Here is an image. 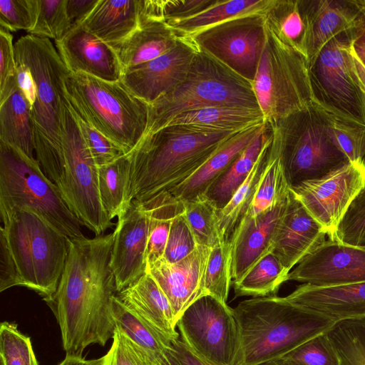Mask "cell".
<instances>
[{
  "label": "cell",
  "mask_w": 365,
  "mask_h": 365,
  "mask_svg": "<svg viewBox=\"0 0 365 365\" xmlns=\"http://www.w3.org/2000/svg\"><path fill=\"white\" fill-rule=\"evenodd\" d=\"M113 235L70 240L68 255L55 293L43 300L59 325L66 355L82 357L91 344L104 346L115 326L118 293L110 260Z\"/></svg>",
  "instance_id": "6da1fadb"
},
{
  "label": "cell",
  "mask_w": 365,
  "mask_h": 365,
  "mask_svg": "<svg viewBox=\"0 0 365 365\" xmlns=\"http://www.w3.org/2000/svg\"><path fill=\"white\" fill-rule=\"evenodd\" d=\"M0 217V292L21 286L42 299L51 297L63 272L71 238L30 208Z\"/></svg>",
  "instance_id": "7a4b0ae2"
},
{
  "label": "cell",
  "mask_w": 365,
  "mask_h": 365,
  "mask_svg": "<svg viewBox=\"0 0 365 365\" xmlns=\"http://www.w3.org/2000/svg\"><path fill=\"white\" fill-rule=\"evenodd\" d=\"M237 133L168 125L143 137L130 151V202L147 200L180 184Z\"/></svg>",
  "instance_id": "3957f363"
},
{
  "label": "cell",
  "mask_w": 365,
  "mask_h": 365,
  "mask_svg": "<svg viewBox=\"0 0 365 365\" xmlns=\"http://www.w3.org/2000/svg\"><path fill=\"white\" fill-rule=\"evenodd\" d=\"M233 312L240 339V365L279 359L336 323L276 295L243 300Z\"/></svg>",
  "instance_id": "277c9868"
},
{
  "label": "cell",
  "mask_w": 365,
  "mask_h": 365,
  "mask_svg": "<svg viewBox=\"0 0 365 365\" xmlns=\"http://www.w3.org/2000/svg\"><path fill=\"white\" fill-rule=\"evenodd\" d=\"M269 123L272 143L290 187L350 163L335 138L332 114L313 101Z\"/></svg>",
  "instance_id": "5b68a950"
},
{
  "label": "cell",
  "mask_w": 365,
  "mask_h": 365,
  "mask_svg": "<svg viewBox=\"0 0 365 365\" xmlns=\"http://www.w3.org/2000/svg\"><path fill=\"white\" fill-rule=\"evenodd\" d=\"M206 107L260 109L252 82L197 50L185 81L148 105L143 137L165 127L182 113Z\"/></svg>",
  "instance_id": "8992f818"
},
{
  "label": "cell",
  "mask_w": 365,
  "mask_h": 365,
  "mask_svg": "<svg viewBox=\"0 0 365 365\" xmlns=\"http://www.w3.org/2000/svg\"><path fill=\"white\" fill-rule=\"evenodd\" d=\"M71 109L126 153L143 138L148 105L120 80L104 81L83 73H71L64 81Z\"/></svg>",
  "instance_id": "52a82bcc"
},
{
  "label": "cell",
  "mask_w": 365,
  "mask_h": 365,
  "mask_svg": "<svg viewBox=\"0 0 365 365\" xmlns=\"http://www.w3.org/2000/svg\"><path fill=\"white\" fill-rule=\"evenodd\" d=\"M61 142V153L40 166L81 224L96 236L103 235L113 224L100 199L98 167L66 99L62 113Z\"/></svg>",
  "instance_id": "ba28073f"
},
{
  "label": "cell",
  "mask_w": 365,
  "mask_h": 365,
  "mask_svg": "<svg viewBox=\"0 0 365 365\" xmlns=\"http://www.w3.org/2000/svg\"><path fill=\"white\" fill-rule=\"evenodd\" d=\"M14 51L16 61L28 67L36 86V98L30 108L35 155L41 164L62 151L64 81L71 72L49 38L21 36L14 43Z\"/></svg>",
  "instance_id": "9c48e42d"
},
{
  "label": "cell",
  "mask_w": 365,
  "mask_h": 365,
  "mask_svg": "<svg viewBox=\"0 0 365 365\" xmlns=\"http://www.w3.org/2000/svg\"><path fill=\"white\" fill-rule=\"evenodd\" d=\"M27 207L71 239L83 238L81 224L36 159L0 141V217Z\"/></svg>",
  "instance_id": "30bf717a"
},
{
  "label": "cell",
  "mask_w": 365,
  "mask_h": 365,
  "mask_svg": "<svg viewBox=\"0 0 365 365\" xmlns=\"http://www.w3.org/2000/svg\"><path fill=\"white\" fill-rule=\"evenodd\" d=\"M252 86L264 120L269 123L312 101L306 57L283 43L267 25L266 40Z\"/></svg>",
  "instance_id": "8fae6325"
},
{
  "label": "cell",
  "mask_w": 365,
  "mask_h": 365,
  "mask_svg": "<svg viewBox=\"0 0 365 365\" xmlns=\"http://www.w3.org/2000/svg\"><path fill=\"white\" fill-rule=\"evenodd\" d=\"M349 28L327 42L308 64L309 80L314 103L365 125V87L350 51Z\"/></svg>",
  "instance_id": "7c38bea8"
},
{
  "label": "cell",
  "mask_w": 365,
  "mask_h": 365,
  "mask_svg": "<svg viewBox=\"0 0 365 365\" xmlns=\"http://www.w3.org/2000/svg\"><path fill=\"white\" fill-rule=\"evenodd\" d=\"M181 340L196 354L216 365H240L241 345L233 308L205 294L179 317Z\"/></svg>",
  "instance_id": "4fadbf2b"
},
{
  "label": "cell",
  "mask_w": 365,
  "mask_h": 365,
  "mask_svg": "<svg viewBox=\"0 0 365 365\" xmlns=\"http://www.w3.org/2000/svg\"><path fill=\"white\" fill-rule=\"evenodd\" d=\"M190 38L198 50L252 83L266 40L264 14L237 17Z\"/></svg>",
  "instance_id": "5bb4252c"
},
{
  "label": "cell",
  "mask_w": 365,
  "mask_h": 365,
  "mask_svg": "<svg viewBox=\"0 0 365 365\" xmlns=\"http://www.w3.org/2000/svg\"><path fill=\"white\" fill-rule=\"evenodd\" d=\"M365 185L363 163H349L290 188L331 239L349 206Z\"/></svg>",
  "instance_id": "9a60e30c"
},
{
  "label": "cell",
  "mask_w": 365,
  "mask_h": 365,
  "mask_svg": "<svg viewBox=\"0 0 365 365\" xmlns=\"http://www.w3.org/2000/svg\"><path fill=\"white\" fill-rule=\"evenodd\" d=\"M117 218L110 264L120 292L147 272L150 211L144 201L133 200Z\"/></svg>",
  "instance_id": "2e32d148"
},
{
  "label": "cell",
  "mask_w": 365,
  "mask_h": 365,
  "mask_svg": "<svg viewBox=\"0 0 365 365\" xmlns=\"http://www.w3.org/2000/svg\"><path fill=\"white\" fill-rule=\"evenodd\" d=\"M287 281L318 287L365 281V248L326 240L289 272Z\"/></svg>",
  "instance_id": "e0dca14e"
},
{
  "label": "cell",
  "mask_w": 365,
  "mask_h": 365,
  "mask_svg": "<svg viewBox=\"0 0 365 365\" xmlns=\"http://www.w3.org/2000/svg\"><path fill=\"white\" fill-rule=\"evenodd\" d=\"M197 50L190 37L180 36L170 51L128 70L120 81L136 97L151 104L185 81Z\"/></svg>",
  "instance_id": "ac0fdd59"
},
{
  "label": "cell",
  "mask_w": 365,
  "mask_h": 365,
  "mask_svg": "<svg viewBox=\"0 0 365 365\" xmlns=\"http://www.w3.org/2000/svg\"><path fill=\"white\" fill-rule=\"evenodd\" d=\"M322 225L290 188L285 212L273 239L272 252L290 272L326 239Z\"/></svg>",
  "instance_id": "d6986e66"
},
{
  "label": "cell",
  "mask_w": 365,
  "mask_h": 365,
  "mask_svg": "<svg viewBox=\"0 0 365 365\" xmlns=\"http://www.w3.org/2000/svg\"><path fill=\"white\" fill-rule=\"evenodd\" d=\"M210 249L198 245L178 262L170 263L163 257L147 265V272L168 297L177 322L192 302L205 294L204 274Z\"/></svg>",
  "instance_id": "ffe728a7"
},
{
  "label": "cell",
  "mask_w": 365,
  "mask_h": 365,
  "mask_svg": "<svg viewBox=\"0 0 365 365\" xmlns=\"http://www.w3.org/2000/svg\"><path fill=\"white\" fill-rule=\"evenodd\" d=\"M55 44L71 73H83L107 81L121 79L123 71L114 50L79 24L72 26Z\"/></svg>",
  "instance_id": "44dd1931"
},
{
  "label": "cell",
  "mask_w": 365,
  "mask_h": 365,
  "mask_svg": "<svg viewBox=\"0 0 365 365\" xmlns=\"http://www.w3.org/2000/svg\"><path fill=\"white\" fill-rule=\"evenodd\" d=\"M288 198L289 194L269 210L252 218L245 217L242 221L230 244L233 284L272 252L273 239Z\"/></svg>",
  "instance_id": "7402d4cb"
},
{
  "label": "cell",
  "mask_w": 365,
  "mask_h": 365,
  "mask_svg": "<svg viewBox=\"0 0 365 365\" xmlns=\"http://www.w3.org/2000/svg\"><path fill=\"white\" fill-rule=\"evenodd\" d=\"M285 298L336 322L365 318V281L332 287L302 284Z\"/></svg>",
  "instance_id": "603a6c76"
},
{
  "label": "cell",
  "mask_w": 365,
  "mask_h": 365,
  "mask_svg": "<svg viewBox=\"0 0 365 365\" xmlns=\"http://www.w3.org/2000/svg\"><path fill=\"white\" fill-rule=\"evenodd\" d=\"M308 25L306 58L311 63L332 38L348 29L364 0H301Z\"/></svg>",
  "instance_id": "cb8c5ba5"
},
{
  "label": "cell",
  "mask_w": 365,
  "mask_h": 365,
  "mask_svg": "<svg viewBox=\"0 0 365 365\" xmlns=\"http://www.w3.org/2000/svg\"><path fill=\"white\" fill-rule=\"evenodd\" d=\"M118 299L153 329L173 341L180 338L173 309L159 285L147 272L116 294Z\"/></svg>",
  "instance_id": "d4e9b609"
},
{
  "label": "cell",
  "mask_w": 365,
  "mask_h": 365,
  "mask_svg": "<svg viewBox=\"0 0 365 365\" xmlns=\"http://www.w3.org/2000/svg\"><path fill=\"white\" fill-rule=\"evenodd\" d=\"M264 123L234 134L190 176L166 192L180 202L204 195L217 178L251 143Z\"/></svg>",
  "instance_id": "484cf974"
},
{
  "label": "cell",
  "mask_w": 365,
  "mask_h": 365,
  "mask_svg": "<svg viewBox=\"0 0 365 365\" xmlns=\"http://www.w3.org/2000/svg\"><path fill=\"white\" fill-rule=\"evenodd\" d=\"M143 2V0H98L90 14L76 24L113 46L125 40L139 27Z\"/></svg>",
  "instance_id": "4316f807"
},
{
  "label": "cell",
  "mask_w": 365,
  "mask_h": 365,
  "mask_svg": "<svg viewBox=\"0 0 365 365\" xmlns=\"http://www.w3.org/2000/svg\"><path fill=\"white\" fill-rule=\"evenodd\" d=\"M179 39L180 36L166 22L141 16L139 27L125 40L110 47L118 56L123 74L168 52Z\"/></svg>",
  "instance_id": "83f0119b"
},
{
  "label": "cell",
  "mask_w": 365,
  "mask_h": 365,
  "mask_svg": "<svg viewBox=\"0 0 365 365\" xmlns=\"http://www.w3.org/2000/svg\"><path fill=\"white\" fill-rule=\"evenodd\" d=\"M265 122L260 109L206 107L182 113L168 125H182L200 133H234Z\"/></svg>",
  "instance_id": "f1b7e54d"
},
{
  "label": "cell",
  "mask_w": 365,
  "mask_h": 365,
  "mask_svg": "<svg viewBox=\"0 0 365 365\" xmlns=\"http://www.w3.org/2000/svg\"><path fill=\"white\" fill-rule=\"evenodd\" d=\"M272 140V130L271 129L259 158L248 177L237 190L229 202L218 212L217 230L222 242L231 244L249 212L269 160Z\"/></svg>",
  "instance_id": "f546056e"
},
{
  "label": "cell",
  "mask_w": 365,
  "mask_h": 365,
  "mask_svg": "<svg viewBox=\"0 0 365 365\" xmlns=\"http://www.w3.org/2000/svg\"><path fill=\"white\" fill-rule=\"evenodd\" d=\"M265 121L251 143L239 154L228 168L217 178L204 195L220 211L248 177L271 131Z\"/></svg>",
  "instance_id": "4dcf8cb0"
},
{
  "label": "cell",
  "mask_w": 365,
  "mask_h": 365,
  "mask_svg": "<svg viewBox=\"0 0 365 365\" xmlns=\"http://www.w3.org/2000/svg\"><path fill=\"white\" fill-rule=\"evenodd\" d=\"M274 0H217L192 17L166 22L181 37H190L211 26L242 16L266 14Z\"/></svg>",
  "instance_id": "1f68e13d"
},
{
  "label": "cell",
  "mask_w": 365,
  "mask_h": 365,
  "mask_svg": "<svg viewBox=\"0 0 365 365\" xmlns=\"http://www.w3.org/2000/svg\"><path fill=\"white\" fill-rule=\"evenodd\" d=\"M0 141L15 147L31 159H36L31 108L18 86L0 103Z\"/></svg>",
  "instance_id": "d6a6232c"
},
{
  "label": "cell",
  "mask_w": 365,
  "mask_h": 365,
  "mask_svg": "<svg viewBox=\"0 0 365 365\" xmlns=\"http://www.w3.org/2000/svg\"><path fill=\"white\" fill-rule=\"evenodd\" d=\"M130 153L98 166V191L102 206L112 220L118 217L130 202Z\"/></svg>",
  "instance_id": "836d02e7"
},
{
  "label": "cell",
  "mask_w": 365,
  "mask_h": 365,
  "mask_svg": "<svg viewBox=\"0 0 365 365\" xmlns=\"http://www.w3.org/2000/svg\"><path fill=\"white\" fill-rule=\"evenodd\" d=\"M264 18L266 25L283 43L306 57L308 25L301 0H274Z\"/></svg>",
  "instance_id": "e575fe53"
},
{
  "label": "cell",
  "mask_w": 365,
  "mask_h": 365,
  "mask_svg": "<svg viewBox=\"0 0 365 365\" xmlns=\"http://www.w3.org/2000/svg\"><path fill=\"white\" fill-rule=\"evenodd\" d=\"M115 329L143 349L155 361L173 342L126 307L116 297L112 301Z\"/></svg>",
  "instance_id": "d590c367"
},
{
  "label": "cell",
  "mask_w": 365,
  "mask_h": 365,
  "mask_svg": "<svg viewBox=\"0 0 365 365\" xmlns=\"http://www.w3.org/2000/svg\"><path fill=\"white\" fill-rule=\"evenodd\" d=\"M289 272L270 252L234 284L235 294L253 297L276 295L280 286L287 281Z\"/></svg>",
  "instance_id": "8d00e7d4"
},
{
  "label": "cell",
  "mask_w": 365,
  "mask_h": 365,
  "mask_svg": "<svg viewBox=\"0 0 365 365\" xmlns=\"http://www.w3.org/2000/svg\"><path fill=\"white\" fill-rule=\"evenodd\" d=\"M289 190L290 185L286 178L277 150L272 140L268 165L245 217L252 218L269 210L287 197Z\"/></svg>",
  "instance_id": "74e56055"
},
{
  "label": "cell",
  "mask_w": 365,
  "mask_h": 365,
  "mask_svg": "<svg viewBox=\"0 0 365 365\" xmlns=\"http://www.w3.org/2000/svg\"><path fill=\"white\" fill-rule=\"evenodd\" d=\"M327 334L340 365H365V318L338 322Z\"/></svg>",
  "instance_id": "f35d334b"
},
{
  "label": "cell",
  "mask_w": 365,
  "mask_h": 365,
  "mask_svg": "<svg viewBox=\"0 0 365 365\" xmlns=\"http://www.w3.org/2000/svg\"><path fill=\"white\" fill-rule=\"evenodd\" d=\"M182 214L198 245L212 248L220 240L217 230L219 210L205 195L182 202Z\"/></svg>",
  "instance_id": "ab89813d"
},
{
  "label": "cell",
  "mask_w": 365,
  "mask_h": 365,
  "mask_svg": "<svg viewBox=\"0 0 365 365\" xmlns=\"http://www.w3.org/2000/svg\"><path fill=\"white\" fill-rule=\"evenodd\" d=\"M231 245L220 241L210 249L204 274V292L227 304L232 281Z\"/></svg>",
  "instance_id": "60d3db41"
},
{
  "label": "cell",
  "mask_w": 365,
  "mask_h": 365,
  "mask_svg": "<svg viewBox=\"0 0 365 365\" xmlns=\"http://www.w3.org/2000/svg\"><path fill=\"white\" fill-rule=\"evenodd\" d=\"M71 27L67 0H36V17L30 34L57 41Z\"/></svg>",
  "instance_id": "b9f144b4"
},
{
  "label": "cell",
  "mask_w": 365,
  "mask_h": 365,
  "mask_svg": "<svg viewBox=\"0 0 365 365\" xmlns=\"http://www.w3.org/2000/svg\"><path fill=\"white\" fill-rule=\"evenodd\" d=\"M0 359L4 365H39L30 337L8 322L0 324Z\"/></svg>",
  "instance_id": "7bdbcfd3"
},
{
  "label": "cell",
  "mask_w": 365,
  "mask_h": 365,
  "mask_svg": "<svg viewBox=\"0 0 365 365\" xmlns=\"http://www.w3.org/2000/svg\"><path fill=\"white\" fill-rule=\"evenodd\" d=\"M280 358L296 365H340L327 332L311 338Z\"/></svg>",
  "instance_id": "ee69618b"
},
{
  "label": "cell",
  "mask_w": 365,
  "mask_h": 365,
  "mask_svg": "<svg viewBox=\"0 0 365 365\" xmlns=\"http://www.w3.org/2000/svg\"><path fill=\"white\" fill-rule=\"evenodd\" d=\"M330 240L365 247V185L349 206Z\"/></svg>",
  "instance_id": "f6af8a7d"
},
{
  "label": "cell",
  "mask_w": 365,
  "mask_h": 365,
  "mask_svg": "<svg viewBox=\"0 0 365 365\" xmlns=\"http://www.w3.org/2000/svg\"><path fill=\"white\" fill-rule=\"evenodd\" d=\"M332 123L337 143L349 161L364 164L365 125L334 114Z\"/></svg>",
  "instance_id": "bcb514c9"
},
{
  "label": "cell",
  "mask_w": 365,
  "mask_h": 365,
  "mask_svg": "<svg viewBox=\"0 0 365 365\" xmlns=\"http://www.w3.org/2000/svg\"><path fill=\"white\" fill-rule=\"evenodd\" d=\"M71 111L83 139L98 167L108 164L127 153L121 147L103 135L72 110Z\"/></svg>",
  "instance_id": "7dc6e473"
},
{
  "label": "cell",
  "mask_w": 365,
  "mask_h": 365,
  "mask_svg": "<svg viewBox=\"0 0 365 365\" xmlns=\"http://www.w3.org/2000/svg\"><path fill=\"white\" fill-rule=\"evenodd\" d=\"M182 211L172 219L163 258L170 263L178 262L193 252L198 245Z\"/></svg>",
  "instance_id": "c3c4849f"
},
{
  "label": "cell",
  "mask_w": 365,
  "mask_h": 365,
  "mask_svg": "<svg viewBox=\"0 0 365 365\" xmlns=\"http://www.w3.org/2000/svg\"><path fill=\"white\" fill-rule=\"evenodd\" d=\"M36 17V0H0V27L9 32L24 30L29 33Z\"/></svg>",
  "instance_id": "681fc988"
},
{
  "label": "cell",
  "mask_w": 365,
  "mask_h": 365,
  "mask_svg": "<svg viewBox=\"0 0 365 365\" xmlns=\"http://www.w3.org/2000/svg\"><path fill=\"white\" fill-rule=\"evenodd\" d=\"M107 365H157L143 349L115 329Z\"/></svg>",
  "instance_id": "f907efd6"
},
{
  "label": "cell",
  "mask_w": 365,
  "mask_h": 365,
  "mask_svg": "<svg viewBox=\"0 0 365 365\" xmlns=\"http://www.w3.org/2000/svg\"><path fill=\"white\" fill-rule=\"evenodd\" d=\"M17 87V66L11 33L0 27V103Z\"/></svg>",
  "instance_id": "816d5d0a"
},
{
  "label": "cell",
  "mask_w": 365,
  "mask_h": 365,
  "mask_svg": "<svg viewBox=\"0 0 365 365\" xmlns=\"http://www.w3.org/2000/svg\"><path fill=\"white\" fill-rule=\"evenodd\" d=\"M217 0H159L160 13L163 21L192 17L214 4Z\"/></svg>",
  "instance_id": "f5cc1de1"
},
{
  "label": "cell",
  "mask_w": 365,
  "mask_h": 365,
  "mask_svg": "<svg viewBox=\"0 0 365 365\" xmlns=\"http://www.w3.org/2000/svg\"><path fill=\"white\" fill-rule=\"evenodd\" d=\"M349 31L350 51L361 81L365 87V0Z\"/></svg>",
  "instance_id": "db71d44e"
},
{
  "label": "cell",
  "mask_w": 365,
  "mask_h": 365,
  "mask_svg": "<svg viewBox=\"0 0 365 365\" xmlns=\"http://www.w3.org/2000/svg\"><path fill=\"white\" fill-rule=\"evenodd\" d=\"M157 365H216L199 356L180 338L166 347L158 358Z\"/></svg>",
  "instance_id": "11a10c76"
},
{
  "label": "cell",
  "mask_w": 365,
  "mask_h": 365,
  "mask_svg": "<svg viewBox=\"0 0 365 365\" xmlns=\"http://www.w3.org/2000/svg\"><path fill=\"white\" fill-rule=\"evenodd\" d=\"M98 1V0H67V11L72 26L83 21Z\"/></svg>",
  "instance_id": "9f6ffc18"
},
{
  "label": "cell",
  "mask_w": 365,
  "mask_h": 365,
  "mask_svg": "<svg viewBox=\"0 0 365 365\" xmlns=\"http://www.w3.org/2000/svg\"><path fill=\"white\" fill-rule=\"evenodd\" d=\"M108 359V353L94 359H86L80 356L66 355L65 359L58 365H107Z\"/></svg>",
  "instance_id": "6f0895ef"
},
{
  "label": "cell",
  "mask_w": 365,
  "mask_h": 365,
  "mask_svg": "<svg viewBox=\"0 0 365 365\" xmlns=\"http://www.w3.org/2000/svg\"><path fill=\"white\" fill-rule=\"evenodd\" d=\"M261 365H296L282 358L276 359Z\"/></svg>",
  "instance_id": "680465c9"
},
{
  "label": "cell",
  "mask_w": 365,
  "mask_h": 365,
  "mask_svg": "<svg viewBox=\"0 0 365 365\" xmlns=\"http://www.w3.org/2000/svg\"><path fill=\"white\" fill-rule=\"evenodd\" d=\"M0 365H4V362L2 361L1 359H0Z\"/></svg>",
  "instance_id": "91938a15"
},
{
  "label": "cell",
  "mask_w": 365,
  "mask_h": 365,
  "mask_svg": "<svg viewBox=\"0 0 365 365\" xmlns=\"http://www.w3.org/2000/svg\"><path fill=\"white\" fill-rule=\"evenodd\" d=\"M364 166L365 168V157H364Z\"/></svg>",
  "instance_id": "94428289"
},
{
  "label": "cell",
  "mask_w": 365,
  "mask_h": 365,
  "mask_svg": "<svg viewBox=\"0 0 365 365\" xmlns=\"http://www.w3.org/2000/svg\"><path fill=\"white\" fill-rule=\"evenodd\" d=\"M364 248H365V247H364Z\"/></svg>",
  "instance_id": "6125c7cd"
}]
</instances>
